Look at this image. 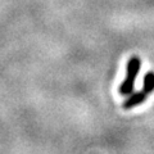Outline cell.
<instances>
[{"instance_id": "1", "label": "cell", "mask_w": 154, "mask_h": 154, "mask_svg": "<svg viewBox=\"0 0 154 154\" xmlns=\"http://www.w3.org/2000/svg\"><path fill=\"white\" fill-rule=\"evenodd\" d=\"M153 91H154V72H148L144 76L143 88L139 91H136V93H132L131 95H128V98L122 104L123 109L128 110V109H132L135 107H137V105L143 104Z\"/></svg>"}, {"instance_id": "2", "label": "cell", "mask_w": 154, "mask_h": 154, "mask_svg": "<svg viewBox=\"0 0 154 154\" xmlns=\"http://www.w3.org/2000/svg\"><path fill=\"white\" fill-rule=\"evenodd\" d=\"M141 67V59L137 55H134L130 58L127 62V72H126V79L122 81V84L119 85L118 93L122 96H128L134 93L135 88V81L137 79V75L140 72Z\"/></svg>"}]
</instances>
